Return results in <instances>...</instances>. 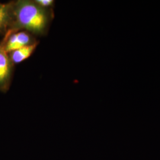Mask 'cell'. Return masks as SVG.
<instances>
[{
    "instance_id": "obj_1",
    "label": "cell",
    "mask_w": 160,
    "mask_h": 160,
    "mask_svg": "<svg viewBox=\"0 0 160 160\" xmlns=\"http://www.w3.org/2000/svg\"><path fill=\"white\" fill-rule=\"evenodd\" d=\"M12 2V32L24 30L34 36L47 33L54 17L53 10L41 7L34 0H18Z\"/></svg>"
},
{
    "instance_id": "obj_2",
    "label": "cell",
    "mask_w": 160,
    "mask_h": 160,
    "mask_svg": "<svg viewBox=\"0 0 160 160\" xmlns=\"http://www.w3.org/2000/svg\"><path fill=\"white\" fill-rule=\"evenodd\" d=\"M6 37L0 42V91L7 92L12 82L14 64L5 49Z\"/></svg>"
},
{
    "instance_id": "obj_3",
    "label": "cell",
    "mask_w": 160,
    "mask_h": 160,
    "mask_svg": "<svg viewBox=\"0 0 160 160\" xmlns=\"http://www.w3.org/2000/svg\"><path fill=\"white\" fill-rule=\"evenodd\" d=\"M5 36V49L8 53L38 42L34 35L24 30H20L16 32L10 31L7 33Z\"/></svg>"
},
{
    "instance_id": "obj_4",
    "label": "cell",
    "mask_w": 160,
    "mask_h": 160,
    "mask_svg": "<svg viewBox=\"0 0 160 160\" xmlns=\"http://www.w3.org/2000/svg\"><path fill=\"white\" fill-rule=\"evenodd\" d=\"M13 23V2H0V34L4 36L8 32H12Z\"/></svg>"
},
{
    "instance_id": "obj_5",
    "label": "cell",
    "mask_w": 160,
    "mask_h": 160,
    "mask_svg": "<svg viewBox=\"0 0 160 160\" xmlns=\"http://www.w3.org/2000/svg\"><path fill=\"white\" fill-rule=\"evenodd\" d=\"M38 44L39 42H38L33 45L25 46L8 53L12 62L14 65L19 64L28 59L33 53Z\"/></svg>"
},
{
    "instance_id": "obj_6",
    "label": "cell",
    "mask_w": 160,
    "mask_h": 160,
    "mask_svg": "<svg viewBox=\"0 0 160 160\" xmlns=\"http://www.w3.org/2000/svg\"><path fill=\"white\" fill-rule=\"evenodd\" d=\"M34 1L38 6L46 10H53L55 5V1L53 0H34Z\"/></svg>"
}]
</instances>
